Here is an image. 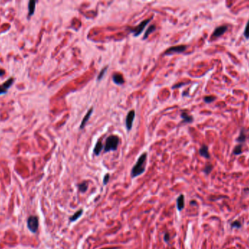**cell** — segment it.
<instances>
[{"label":"cell","mask_w":249,"mask_h":249,"mask_svg":"<svg viewBox=\"0 0 249 249\" xmlns=\"http://www.w3.org/2000/svg\"><path fill=\"white\" fill-rule=\"evenodd\" d=\"M119 144V137L115 135H111L108 137L106 140L104 145V152H109L112 151H116Z\"/></svg>","instance_id":"2"},{"label":"cell","mask_w":249,"mask_h":249,"mask_svg":"<svg viewBox=\"0 0 249 249\" xmlns=\"http://www.w3.org/2000/svg\"><path fill=\"white\" fill-rule=\"evenodd\" d=\"M213 168H214L213 166L211 165V164H208L205 167L204 170H203V172H204L206 175H208V174L211 173V171L213 170Z\"/></svg>","instance_id":"22"},{"label":"cell","mask_w":249,"mask_h":249,"mask_svg":"<svg viewBox=\"0 0 249 249\" xmlns=\"http://www.w3.org/2000/svg\"><path fill=\"white\" fill-rule=\"evenodd\" d=\"M203 100H204L205 102L207 103V104H210V103H212L213 102L215 101L216 96H211V95H210V96H206L203 98Z\"/></svg>","instance_id":"21"},{"label":"cell","mask_w":249,"mask_h":249,"mask_svg":"<svg viewBox=\"0 0 249 249\" xmlns=\"http://www.w3.org/2000/svg\"><path fill=\"white\" fill-rule=\"evenodd\" d=\"M109 177H110V175H109V174H106L105 175H104V180H103V183H104V185H106L107 183H108V182H109Z\"/></svg>","instance_id":"26"},{"label":"cell","mask_w":249,"mask_h":249,"mask_svg":"<svg viewBox=\"0 0 249 249\" xmlns=\"http://www.w3.org/2000/svg\"><path fill=\"white\" fill-rule=\"evenodd\" d=\"M147 153H144L139 156L137 162L133 166L131 170V177L133 178L139 177V175H142L145 171L146 169V163H147Z\"/></svg>","instance_id":"1"},{"label":"cell","mask_w":249,"mask_h":249,"mask_svg":"<svg viewBox=\"0 0 249 249\" xmlns=\"http://www.w3.org/2000/svg\"><path fill=\"white\" fill-rule=\"evenodd\" d=\"M108 69V67H104V69H103L101 71V72L99 73L98 76V78H97L98 80H101V79L103 78V77H104V74H105L106 72V69Z\"/></svg>","instance_id":"25"},{"label":"cell","mask_w":249,"mask_h":249,"mask_svg":"<svg viewBox=\"0 0 249 249\" xmlns=\"http://www.w3.org/2000/svg\"><path fill=\"white\" fill-rule=\"evenodd\" d=\"M184 205H185V202H184V194L179 195V197L177 198V200H176V207H177L178 211H181L184 209Z\"/></svg>","instance_id":"9"},{"label":"cell","mask_w":249,"mask_h":249,"mask_svg":"<svg viewBox=\"0 0 249 249\" xmlns=\"http://www.w3.org/2000/svg\"><path fill=\"white\" fill-rule=\"evenodd\" d=\"M27 227L32 233L37 232L39 228V219L36 215H31L27 219Z\"/></svg>","instance_id":"3"},{"label":"cell","mask_w":249,"mask_h":249,"mask_svg":"<svg viewBox=\"0 0 249 249\" xmlns=\"http://www.w3.org/2000/svg\"><path fill=\"white\" fill-rule=\"evenodd\" d=\"M152 20V18H149V19H147V20H144V21H142V22L139 25H138V26H136L135 29H132V30H131V32L134 33L135 37H138V36L140 35V34H141V32H143V30L144 29V28L147 26V24L150 22Z\"/></svg>","instance_id":"4"},{"label":"cell","mask_w":249,"mask_h":249,"mask_svg":"<svg viewBox=\"0 0 249 249\" xmlns=\"http://www.w3.org/2000/svg\"><path fill=\"white\" fill-rule=\"evenodd\" d=\"M242 148H243V145H242V144L238 145H236V146L235 147V148H234L232 153H233L234 155L241 154L242 153H243V150H242Z\"/></svg>","instance_id":"20"},{"label":"cell","mask_w":249,"mask_h":249,"mask_svg":"<svg viewBox=\"0 0 249 249\" xmlns=\"http://www.w3.org/2000/svg\"><path fill=\"white\" fill-rule=\"evenodd\" d=\"M13 82H14V79L11 77V78L6 80L2 85H0V95L6 94L7 92L8 89L10 88V87L13 85Z\"/></svg>","instance_id":"7"},{"label":"cell","mask_w":249,"mask_h":249,"mask_svg":"<svg viewBox=\"0 0 249 249\" xmlns=\"http://www.w3.org/2000/svg\"><path fill=\"white\" fill-rule=\"evenodd\" d=\"M246 138H247V137H246V135L245 134L244 129H243L240 131V133L239 137L237 138V142L240 143V144H243V143H244L245 142H246Z\"/></svg>","instance_id":"17"},{"label":"cell","mask_w":249,"mask_h":249,"mask_svg":"<svg viewBox=\"0 0 249 249\" xmlns=\"http://www.w3.org/2000/svg\"><path fill=\"white\" fill-rule=\"evenodd\" d=\"M78 188L80 191H81L82 193H84L88 190V184L87 182H82L81 183L78 185Z\"/></svg>","instance_id":"19"},{"label":"cell","mask_w":249,"mask_h":249,"mask_svg":"<svg viewBox=\"0 0 249 249\" xmlns=\"http://www.w3.org/2000/svg\"><path fill=\"white\" fill-rule=\"evenodd\" d=\"M135 116H136V112L133 110L129 111V112L127 115V117L125 118V126H126V128L128 129V131H130L132 129L133 123L134 120Z\"/></svg>","instance_id":"6"},{"label":"cell","mask_w":249,"mask_h":249,"mask_svg":"<svg viewBox=\"0 0 249 249\" xmlns=\"http://www.w3.org/2000/svg\"><path fill=\"white\" fill-rule=\"evenodd\" d=\"M242 226L241 223L239 221H235L231 223L232 228H240Z\"/></svg>","instance_id":"24"},{"label":"cell","mask_w":249,"mask_h":249,"mask_svg":"<svg viewBox=\"0 0 249 249\" xmlns=\"http://www.w3.org/2000/svg\"><path fill=\"white\" fill-rule=\"evenodd\" d=\"M37 2L34 0H31L29 2V15L31 16L34 14Z\"/></svg>","instance_id":"15"},{"label":"cell","mask_w":249,"mask_h":249,"mask_svg":"<svg viewBox=\"0 0 249 249\" xmlns=\"http://www.w3.org/2000/svg\"><path fill=\"white\" fill-rule=\"evenodd\" d=\"M243 35H244V37H246L247 40H248L249 39V20L248 21L247 24H246V28H245L244 32H243Z\"/></svg>","instance_id":"23"},{"label":"cell","mask_w":249,"mask_h":249,"mask_svg":"<svg viewBox=\"0 0 249 249\" xmlns=\"http://www.w3.org/2000/svg\"><path fill=\"white\" fill-rule=\"evenodd\" d=\"M155 29H156V26H155V24H154V25H151L150 26H149L148 29L146 31L145 34H144V37H143V40H146V39L149 37V34H152V32H155Z\"/></svg>","instance_id":"18"},{"label":"cell","mask_w":249,"mask_h":249,"mask_svg":"<svg viewBox=\"0 0 249 249\" xmlns=\"http://www.w3.org/2000/svg\"><path fill=\"white\" fill-rule=\"evenodd\" d=\"M181 118L183 119L184 123H192L193 122L194 118L192 116H190L186 111H182L181 113Z\"/></svg>","instance_id":"11"},{"label":"cell","mask_w":249,"mask_h":249,"mask_svg":"<svg viewBox=\"0 0 249 249\" xmlns=\"http://www.w3.org/2000/svg\"><path fill=\"white\" fill-rule=\"evenodd\" d=\"M103 148H104V145H103L102 142H101V140H98V141L96 143V146H95L94 149H93V152H94V153L96 155V156H98V155L101 153Z\"/></svg>","instance_id":"14"},{"label":"cell","mask_w":249,"mask_h":249,"mask_svg":"<svg viewBox=\"0 0 249 249\" xmlns=\"http://www.w3.org/2000/svg\"><path fill=\"white\" fill-rule=\"evenodd\" d=\"M82 213H83L82 209H80V210L77 211V212L75 213L72 215V216L70 217V219H70V221L71 222H74V221H77L79 219H80V217L82 216Z\"/></svg>","instance_id":"16"},{"label":"cell","mask_w":249,"mask_h":249,"mask_svg":"<svg viewBox=\"0 0 249 249\" xmlns=\"http://www.w3.org/2000/svg\"><path fill=\"white\" fill-rule=\"evenodd\" d=\"M93 108H91L90 109L88 110V112L86 113V115L85 116V117H84V118L82 119V120L81 124H80V129H82L84 127H85V124H86V123L88 122V120L90 119V116L92 115V113H93Z\"/></svg>","instance_id":"10"},{"label":"cell","mask_w":249,"mask_h":249,"mask_svg":"<svg viewBox=\"0 0 249 249\" xmlns=\"http://www.w3.org/2000/svg\"><path fill=\"white\" fill-rule=\"evenodd\" d=\"M187 49V46L186 45H177V46H173L169 48L168 49L165 50V55H171L173 53H183Z\"/></svg>","instance_id":"5"},{"label":"cell","mask_w":249,"mask_h":249,"mask_svg":"<svg viewBox=\"0 0 249 249\" xmlns=\"http://www.w3.org/2000/svg\"><path fill=\"white\" fill-rule=\"evenodd\" d=\"M102 249H118V248H117V247H114V248H102Z\"/></svg>","instance_id":"30"},{"label":"cell","mask_w":249,"mask_h":249,"mask_svg":"<svg viewBox=\"0 0 249 249\" xmlns=\"http://www.w3.org/2000/svg\"><path fill=\"white\" fill-rule=\"evenodd\" d=\"M187 83H178V84H176V85H174L173 86V89H175V88H180L181 86H182V85H187Z\"/></svg>","instance_id":"28"},{"label":"cell","mask_w":249,"mask_h":249,"mask_svg":"<svg viewBox=\"0 0 249 249\" xmlns=\"http://www.w3.org/2000/svg\"><path fill=\"white\" fill-rule=\"evenodd\" d=\"M228 26L227 25H222V26H219V27L216 28L214 30V33H213V36L215 37H219L220 36L223 35L224 33L227 31Z\"/></svg>","instance_id":"8"},{"label":"cell","mask_w":249,"mask_h":249,"mask_svg":"<svg viewBox=\"0 0 249 249\" xmlns=\"http://www.w3.org/2000/svg\"><path fill=\"white\" fill-rule=\"evenodd\" d=\"M112 80H113L114 83L117 84V85H122L125 83V80L122 75L121 74H118V73L114 75L112 77Z\"/></svg>","instance_id":"13"},{"label":"cell","mask_w":249,"mask_h":249,"mask_svg":"<svg viewBox=\"0 0 249 249\" xmlns=\"http://www.w3.org/2000/svg\"><path fill=\"white\" fill-rule=\"evenodd\" d=\"M5 74V71L4 70V69H0V77H1V76H3Z\"/></svg>","instance_id":"29"},{"label":"cell","mask_w":249,"mask_h":249,"mask_svg":"<svg viewBox=\"0 0 249 249\" xmlns=\"http://www.w3.org/2000/svg\"><path fill=\"white\" fill-rule=\"evenodd\" d=\"M199 153H200V156L205 158V159H209L210 158V154L209 152H208V147L205 145H203V146L200 148Z\"/></svg>","instance_id":"12"},{"label":"cell","mask_w":249,"mask_h":249,"mask_svg":"<svg viewBox=\"0 0 249 249\" xmlns=\"http://www.w3.org/2000/svg\"><path fill=\"white\" fill-rule=\"evenodd\" d=\"M170 238H171V237H170V234L168 232H165V234L164 235V241L165 242H166V243H168V241L170 240Z\"/></svg>","instance_id":"27"}]
</instances>
